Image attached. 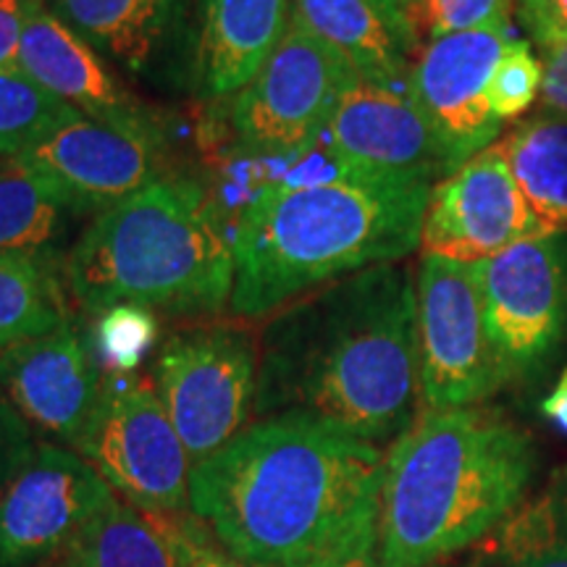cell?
Wrapping results in <instances>:
<instances>
[{"label":"cell","mask_w":567,"mask_h":567,"mask_svg":"<svg viewBox=\"0 0 567 567\" xmlns=\"http://www.w3.org/2000/svg\"><path fill=\"white\" fill-rule=\"evenodd\" d=\"M375 6H379L381 13L392 21L396 27V32L405 38L410 45L417 48V38L413 32V24H410V9H413V0H373Z\"/></svg>","instance_id":"cell-35"},{"label":"cell","mask_w":567,"mask_h":567,"mask_svg":"<svg viewBox=\"0 0 567 567\" xmlns=\"http://www.w3.org/2000/svg\"><path fill=\"white\" fill-rule=\"evenodd\" d=\"M59 182L82 208L101 213L161 179V134L134 132L76 116L19 155Z\"/></svg>","instance_id":"cell-16"},{"label":"cell","mask_w":567,"mask_h":567,"mask_svg":"<svg viewBox=\"0 0 567 567\" xmlns=\"http://www.w3.org/2000/svg\"><path fill=\"white\" fill-rule=\"evenodd\" d=\"M61 271L90 316L116 305L210 316L231 300V229L203 184L161 176L97 213L63 255Z\"/></svg>","instance_id":"cell-5"},{"label":"cell","mask_w":567,"mask_h":567,"mask_svg":"<svg viewBox=\"0 0 567 567\" xmlns=\"http://www.w3.org/2000/svg\"><path fill=\"white\" fill-rule=\"evenodd\" d=\"M40 0H0V69L17 66L21 34Z\"/></svg>","instance_id":"cell-32"},{"label":"cell","mask_w":567,"mask_h":567,"mask_svg":"<svg viewBox=\"0 0 567 567\" xmlns=\"http://www.w3.org/2000/svg\"><path fill=\"white\" fill-rule=\"evenodd\" d=\"M413 3H415V0H413Z\"/></svg>","instance_id":"cell-38"},{"label":"cell","mask_w":567,"mask_h":567,"mask_svg":"<svg viewBox=\"0 0 567 567\" xmlns=\"http://www.w3.org/2000/svg\"><path fill=\"white\" fill-rule=\"evenodd\" d=\"M549 234L528 208L499 145L473 155L436 182L423 216L421 250L481 264L509 245Z\"/></svg>","instance_id":"cell-13"},{"label":"cell","mask_w":567,"mask_h":567,"mask_svg":"<svg viewBox=\"0 0 567 567\" xmlns=\"http://www.w3.org/2000/svg\"><path fill=\"white\" fill-rule=\"evenodd\" d=\"M434 184L339 179L252 195L231 229L237 318H268L326 284L421 247Z\"/></svg>","instance_id":"cell-3"},{"label":"cell","mask_w":567,"mask_h":567,"mask_svg":"<svg viewBox=\"0 0 567 567\" xmlns=\"http://www.w3.org/2000/svg\"><path fill=\"white\" fill-rule=\"evenodd\" d=\"M515 567H567V528L551 536L544 547L530 549Z\"/></svg>","instance_id":"cell-34"},{"label":"cell","mask_w":567,"mask_h":567,"mask_svg":"<svg viewBox=\"0 0 567 567\" xmlns=\"http://www.w3.org/2000/svg\"><path fill=\"white\" fill-rule=\"evenodd\" d=\"M423 410L476 408L505 384L476 264L423 255L415 276Z\"/></svg>","instance_id":"cell-8"},{"label":"cell","mask_w":567,"mask_h":567,"mask_svg":"<svg viewBox=\"0 0 567 567\" xmlns=\"http://www.w3.org/2000/svg\"><path fill=\"white\" fill-rule=\"evenodd\" d=\"M513 40V24L444 34L425 42L410 69V95L442 142L452 172L492 147L502 130L488 82Z\"/></svg>","instance_id":"cell-12"},{"label":"cell","mask_w":567,"mask_h":567,"mask_svg":"<svg viewBox=\"0 0 567 567\" xmlns=\"http://www.w3.org/2000/svg\"><path fill=\"white\" fill-rule=\"evenodd\" d=\"M76 116L19 66L0 69V158H19Z\"/></svg>","instance_id":"cell-25"},{"label":"cell","mask_w":567,"mask_h":567,"mask_svg":"<svg viewBox=\"0 0 567 567\" xmlns=\"http://www.w3.org/2000/svg\"><path fill=\"white\" fill-rule=\"evenodd\" d=\"M536 450L492 410H423L389 446L379 557L434 567L515 513L534 478Z\"/></svg>","instance_id":"cell-4"},{"label":"cell","mask_w":567,"mask_h":567,"mask_svg":"<svg viewBox=\"0 0 567 567\" xmlns=\"http://www.w3.org/2000/svg\"><path fill=\"white\" fill-rule=\"evenodd\" d=\"M103 375L74 321L0 352V389L24 421L53 444L80 452Z\"/></svg>","instance_id":"cell-14"},{"label":"cell","mask_w":567,"mask_h":567,"mask_svg":"<svg viewBox=\"0 0 567 567\" xmlns=\"http://www.w3.org/2000/svg\"><path fill=\"white\" fill-rule=\"evenodd\" d=\"M517 11L538 51L567 40V0H517Z\"/></svg>","instance_id":"cell-31"},{"label":"cell","mask_w":567,"mask_h":567,"mask_svg":"<svg viewBox=\"0 0 567 567\" xmlns=\"http://www.w3.org/2000/svg\"><path fill=\"white\" fill-rule=\"evenodd\" d=\"M323 140L371 176L434 184L452 174L410 90L358 80L331 113Z\"/></svg>","instance_id":"cell-15"},{"label":"cell","mask_w":567,"mask_h":567,"mask_svg":"<svg viewBox=\"0 0 567 567\" xmlns=\"http://www.w3.org/2000/svg\"><path fill=\"white\" fill-rule=\"evenodd\" d=\"M17 66L80 116L124 130L158 134L155 118L118 82L109 63L42 6L21 34Z\"/></svg>","instance_id":"cell-18"},{"label":"cell","mask_w":567,"mask_h":567,"mask_svg":"<svg viewBox=\"0 0 567 567\" xmlns=\"http://www.w3.org/2000/svg\"><path fill=\"white\" fill-rule=\"evenodd\" d=\"M542 413L547 415L559 431H565L567 434V368L565 373L559 375L557 386L551 389V394L542 402Z\"/></svg>","instance_id":"cell-36"},{"label":"cell","mask_w":567,"mask_h":567,"mask_svg":"<svg viewBox=\"0 0 567 567\" xmlns=\"http://www.w3.org/2000/svg\"><path fill=\"white\" fill-rule=\"evenodd\" d=\"M197 76L213 97L237 95L276 51L292 0H200Z\"/></svg>","instance_id":"cell-19"},{"label":"cell","mask_w":567,"mask_h":567,"mask_svg":"<svg viewBox=\"0 0 567 567\" xmlns=\"http://www.w3.org/2000/svg\"><path fill=\"white\" fill-rule=\"evenodd\" d=\"M476 268L505 381L538 371L567 326V243L559 234L523 239Z\"/></svg>","instance_id":"cell-10"},{"label":"cell","mask_w":567,"mask_h":567,"mask_svg":"<svg viewBox=\"0 0 567 567\" xmlns=\"http://www.w3.org/2000/svg\"><path fill=\"white\" fill-rule=\"evenodd\" d=\"M80 455L142 513L176 517L189 507L193 460L155 386L140 375H103Z\"/></svg>","instance_id":"cell-7"},{"label":"cell","mask_w":567,"mask_h":567,"mask_svg":"<svg viewBox=\"0 0 567 567\" xmlns=\"http://www.w3.org/2000/svg\"><path fill=\"white\" fill-rule=\"evenodd\" d=\"M544 76H542V103L544 111H555L567 116V40L544 48Z\"/></svg>","instance_id":"cell-33"},{"label":"cell","mask_w":567,"mask_h":567,"mask_svg":"<svg viewBox=\"0 0 567 567\" xmlns=\"http://www.w3.org/2000/svg\"><path fill=\"white\" fill-rule=\"evenodd\" d=\"M109 66L163 80L193 48L195 0H42Z\"/></svg>","instance_id":"cell-17"},{"label":"cell","mask_w":567,"mask_h":567,"mask_svg":"<svg viewBox=\"0 0 567 567\" xmlns=\"http://www.w3.org/2000/svg\"><path fill=\"white\" fill-rule=\"evenodd\" d=\"M158 339V318L140 305H116L95 316V347L105 373H134Z\"/></svg>","instance_id":"cell-26"},{"label":"cell","mask_w":567,"mask_h":567,"mask_svg":"<svg viewBox=\"0 0 567 567\" xmlns=\"http://www.w3.org/2000/svg\"><path fill=\"white\" fill-rule=\"evenodd\" d=\"M71 321L53 264L30 255H0V352L51 334Z\"/></svg>","instance_id":"cell-24"},{"label":"cell","mask_w":567,"mask_h":567,"mask_svg":"<svg viewBox=\"0 0 567 567\" xmlns=\"http://www.w3.org/2000/svg\"><path fill=\"white\" fill-rule=\"evenodd\" d=\"M292 17L342 55L358 80L408 90L415 48L373 0H292Z\"/></svg>","instance_id":"cell-20"},{"label":"cell","mask_w":567,"mask_h":567,"mask_svg":"<svg viewBox=\"0 0 567 567\" xmlns=\"http://www.w3.org/2000/svg\"><path fill=\"white\" fill-rule=\"evenodd\" d=\"M255 421L308 417L394 444L421 402L415 281L384 264L326 284L268 316Z\"/></svg>","instance_id":"cell-2"},{"label":"cell","mask_w":567,"mask_h":567,"mask_svg":"<svg viewBox=\"0 0 567 567\" xmlns=\"http://www.w3.org/2000/svg\"><path fill=\"white\" fill-rule=\"evenodd\" d=\"M517 0H415L410 24L417 40H436L444 34L509 24Z\"/></svg>","instance_id":"cell-27"},{"label":"cell","mask_w":567,"mask_h":567,"mask_svg":"<svg viewBox=\"0 0 567 567\" xmlns=\"http://www.w3.org/2000/svg\"><path fill=\"white\" fill-rule=\"evenodd\" d=\"M87 213L38 168L19 158L0 166V255H30L53 264L71 226Z\"/></svg>","instance_id":"cell-21"},{"label":"cell","mask_w":567,"mask_h":567,"mask_svg":"<svg viewBox=\"0 0 567 567\" xmlns=\"http://www.w3.org/2000/svg\"><path fill=\"white\" fill-rule=\"evenodd\" d=\"M168 526L179 549L182 567H258L226 551L195 515L168 517Z\"/></svg>","instance_id":"cell-30"},{"label":"cell","mask_w":567,"mask_h":567,"mask_svg":"<svg viewBox=\"0 0 567 567\" xmlns=\"http://www.w3.org/2000/svg\"><path fill=\"white\" fill-rule=\"evenodd\" d=\"M542 61L530 51V42L513 40L496 63L488 82V103L502 124L520 118L534 105L542 90Z\"/></svg>","instance_id":"cell-28"},{"label":"cell","mask_w":567,"mask_h":567,"mask_svg":"<svg viewBox=\"0 0 567 567\" xmlns=\"http://www.w3.org/2000/svg\"><path fill=\"white\" fill-rule=\"evenodd\" d=\"M354 82L350 63L292 17L264 69L234 95L237 142L250 155L302 151L321 137Z\"/></svg>","instance_id":"cell-9"},{"label":"cell","mask_w":567,"mask_h":567,"mask_svg":"<svg viewBox=\"0 0 567 567\" xmlns=\"http://www.w3.org/2000/svg\"><path fill=\"white\" fill-rule=\"evenodd\" d=\"M38 444L32 425L0 389V494L24 471V465L38 452Z\"/></svg>","instance_id":"cell-29"},{"label":"cell","mask_w":567,"mask_h":567,"mask_svg":"<svg viewBox=\"0 0 567 567\" xmlns=\"http://www.w3.org/2000/svg\"><path fill=\"white\" fill-rule=\"evenodd\" d=\"M386 455L308 417H264L193 465L189 515L258 567H331L379 549Z\"/></svg>","instance_id":"cell-1"},{"label":"cell","mask_w":567,"mask_h":567,"mask_svg":"<svg viewBox=\"0 0 567 567\" xmlns=\"http://www.w3.org/2000/svg\"><path fill=\"white\" fill-rule=\"evenodd\" d=\"M509 174L549 234L567 226V116L538 111L499 142Z\"/></svg>","instance_id":"cell-23"},{"label":"cell","mask_w":567,"mask_h":567,"mask_svg":"<svg viewBox=\"0 0 567 567\" xmlns=\"http://www.w3.org/2000/svg\"><path fill=\"white\" fill-rule=\"evenodd\" d=\"M155 392L193 465L231 444L255 417L260 344L234 323L179 331L155 360Z\"/></svg>","instance_id":"cell-6"},{"label":"cell","mask_w":567,"mask_h":567,"mask_svg":"<svg viewBox=\"0 0 567 567\" xmlns=\"http://www.w3.org/2000/svg\"><path fill=\"white\" fill-rule=\"evenodd\" d=\"M116 499L97 467L69 446L40 442L0 494V567H45Z\"/></svg>","instance_id":"cell-11"},{"label":"cell","mask_w":567,"mask_h":567,"mask_svg":"<svg viewBox=\"0 0 567 567\" xmlns=\"http://www.w3.org/2000/svg\"><path fill=\"white\" fill-rule=\"evenodd\" d=\"M331 567H389V565L379 557V549H373V551H363V555L347 557V559H342V563H337Z\"/></svg>","instance_id":"cell-37"},{"label":"cell","mask_w":567,"mask_h":567,"mask_svg":"<svg viewBox=\"0 0 567 567\" xmlns=\"http://www.w3.org/2000/svg\"><path fill=\"white\" fill-rule=\"evenodd\" d=\"M48 567H182L168 517L113 499Z\"/></svg>","instance_id":"cell-22"}]
</instances>
